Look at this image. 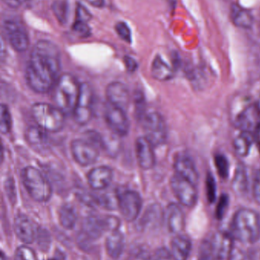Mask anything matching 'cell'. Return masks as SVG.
<instances>
[{
  "mask_svg": "<svg viewBox=\"0 0 260 260\" xmlns=\"http://www.w3.org/2000/svg\"><path fill=\"white\" fill-rule=\"evenodd\" d=\"M53 15L60 24H65L70 15V4L68 0H55L52 4Z\"/></svg>",
  "mask_w": 260,
  "mask_h": 260,
  "instance_id": "cell-28",
  "label": "cell"
},
{
  "mask_svg": "<svg viewBox=\"0 0 260 260\" xmlns=\"http://www.w3.org/2000/svg\"><path fill=\"white\" fill-rule=\"evenodd\" d=\"M113 172L111 168L100 166L93 168L87 175L89 185L94 190H103L112 181Z\"/></svg>",
  "mask_w": 260,
  "mask_h": 260,
  "instance_id": "cell-16",
  "label": "cell"
},
{
  "mask_svg": "<svg viewBox=\"0 0 260 260\" xmlns=\"http://www.w3.org/2000/svg\"><path fill=\"white\" fill-rule=\"evenodd\" d=\"M255 141V134L253 132L241 131L234 140V149L240 157L248 155L252 145Z\"/></svg>",
  "mask_w": 260,
  "mask_h": 260,
  "instance_id": "cell-25",
  "label": "cell"
},
{
  "mask_svg": "<svg viewBox=\"0 0 260 260\" xmlns=\"http://www.w3.org/2000/svg\"><path fill=\"white\" fill-rule=\"evenodd\" d=\"M59 220L64 229H73L77 221V213L75 208L70 204L61 206L59 211Z\"/></svg>",
  "mask_w": 260,
  "mask_h": 260,
  "instance_id": "cell-27",
  "label": "cell"
},
{
  "mask_svg": "<svg viewBox=\"0 0 260 260\" xmlns=\"http://www.w3.org/2000/svg\"><path fill=\"white\" fill-rule=\"evenodd\" d=\"M61 68V52L56 44L41 40L34 46L25 70L27 85L35 92L44 94L54 88Z\"/></svg>",
  "mask_w": 260,
  "mask_h": 260,
  "instance_id": "cell-1",
  "label": "cell"
},
{
  "mask_svg": "<svg viewBox=\"0 0 260 260\" xmlns=\"http://www.w3.org/2000/svg\"><path fill=\"white\" fill-rule=\"evenodd\" d=\"M23 184L27 193L35 201L44 203L52 196V186L47 177L37 168L28 166L21 173Z\"/></svg>",
  "mask_w": 260,
  "mask_h": 260,
  "instance_id": "cell-4",
  "label": "cell"
},
{
  "mask_svg": "<svg viewBox=\"0 0 260 260\" xmlns=\"http://www.w3.org/2000/svg\"><path fill=\"white\" fill-rule=\"evenodd\" d=\"M49 260H56V259H49Z\"/></svg>",
  "mask_w": 260,
  "mask_h": 260,
  "instance_id": "cell-49",
  "label": "cell"
},
{
  "mask_svg": "<svg viewBox=\"0 0 260 260\" xmlns=\"http://www.w3.org/2000/svg\"><path fill=\"white\" fill-rule=\"evenodd\" d=\"M135 147L137 161L140 168L143 170L152 169L156 163L154 145L143 136L137 139Z\"/></svg>",
  "mask_w": 260,
  "mask_h": 260,
  "instance_id": "cell-14",
  "label": "cell"
},
{
  "mask_svg": "<svg viewBox=\"0 0 260 260\" xmlns=\"http://www.w3.org/2000/svg\"><path fill=\"white\" fill-rule=\"evenodd\" d=\"M14 230L20 241L25 244H32L37 236L35 223L24 214H18L15 216Z\"/></svg>",
  "mask_w": 260,
  "mask_h": 260,
  "instance_id": "cell-15",
  "label": "cell"
},
{
  "mask_svg": "<svg viewBox=\"0 0 260 260\" xmlns=\"http://www.w3.org/2000/svg\"><path fill=\"white\" fill-rule=\"evenodd\" d=\"M233 247L232 237L224 233L217 234L214 236L213 240L211 243V249L216 259L228 257L229 253Z\"/></svg>",
  "mask_w": 260,
  "mask_h": 260,
  "instance_id": "cell-21",
  "label": "cell"
},
{
  "mask_svg": "<svg viewBox=\"0 0 260 260\" xmlns=\"http://www.w3.org/2000/svg\"><path fill=\"white\" fill-rule=\"evenodd\" d=\"M124 62H125L127 70L129 72H134L137 69V62H136L134 58L131 57V56H125Z\"/></svg>",
  "mask_w": 260,
  "mask_h": 260,
  "instance_id": "cell-40",
  "label": "cell"
},
{
  "mask_svg": "<svg viewBox=\"0 0 260 260\" xmlns=\"http://www.w3.org/2000/svg\"><path fill=\"white\" fill-rule=\"evenodd\" d=\"M199 260H216V258L214 256H203Z\"/></svg>",
  "mask_w": 260,
  "mask_h": 260,
  "instance_id": "cell-45",
  "label": "cell"
},
{
  "mask_svg": "<svg viewBox=\"0 0 260 260\" xmlns=\"http://www.w3.org/2000/svg\"><path fill=\"white\" fill-rule=\"evenodd\" d=\"M5 4L12 9H18L26 0H3Z\"/></svg>",
  "mask_w": 260,
  "mask_h": 260,
  "instance_id": "cell-42",
  "label": "cell"
},
{
  "mask_svg": "<svg viewBox=\"0 0 260 260\" xmlns=\"http://www.w3.org/2000/svg\"><path fill=\"white\" fill-rule=\"evenodd\" d=\"M124 244H125V241H124L122 234L118 231L111 232L109 236L107 238L106 243H105L108 254L114 259L120 257L123 252Z\"/></svg>",
  "mask_w": 260,
  "mask_h": 260,
  "instance_id": "cell-26",
  "label": "cell"
},
{
  "mask_svg": "<svg viewBox=\"0 0 260 260\" xmlns=\"http://www.w3.org/2000/svg\"><path fill=\"white\" fill-rule=\"evenodd\" d=\"M256 108H257L258 112H259V117H260V96L259 98V100H258L257 103H256Z\"/></svg>",
  "mask_w": 260,
  "mask_h": 260,
  "instance_id": "cell-46",
  "label": "cell"
},
{
  "mask_svg": "<svg viewBox=\"0 0 260 260\" xmlns=\"http://www.w3.org/2000/svg\"><path fill=\"white\" fill-rule=\"evenodd\" d=\"M1 122H0V130L3 134H6L9 133L12 129V116H11L10 111L7 105H1Z\"/></svg>",
  "mask_w": 260,
  "mask_h": 260,
  "instance_id": "cell-31",
  "label": "cell"
},
{
  "mask_svg": "<svg viewBox=\"0 0 260 260\" xmlns=\"http://www.w3.org/2000/svg\"><path fill=\"white\" fill-rule=\"evenodd\" d=\"M232 184L234 190L238 193H244L247 191L248 187V177L244 168H238Z\"/></svg>",
  "mask_w": 260,
  "mask_h": 260,
  "instance_id": "cell-29",
  "label": "cell"
},
{
  "mask_svg": "<svg viewBox=\"0 0 260 260\" xmlns=\"http://www.w3.org/2000/svg\"><path fill=\"white\" fill-rule=\"evenodd\" d=\"M93 7L102 8L105 5V0H85Z\"/></svg>",
  "mask_w": 260,
  "mask_h": 260,
  "instance_id": "cell-43",
  "label": "cell"
},
{
  "mask_svg": "<svg viewBox=\"0 0 260 260\" xmlns=\"http://www.w3.org/2000/svg\"><path fill=\"white\" fill-rule=\"evenodd\" d=\"M215 165L218 175L223 179H227L230 172V165L225 155L216 154L215 156Z\"/></svg>",
  "mask_w": 260,
  "mask_h": 260,
  "instance_id": "cell-30",
  "label": "cell"
},
{
  "mask_svg": "<svg viewBox=\"0 0 260 260\" xmlns=\"http://www.w3.org/2000/svg\"><path fill=\"white\" fill-rule=\"evenodd\" d=\"M81 83L70 73L61 75L53 90L55 106L64 114L73 113L80 93Z\"/></svg>",
  "mask_w": 260,
  "mask_h": 260,
  "instance_id": "cell-2",
  "label": "cell"
},
{
  "mask_svg": "<svg viewBox=\"0 0 260 260\" xmlns=\"http://www.w3.org/2000/svg\"><path fill=\"white\" fill-rule=\"evenodd\" d=\"M227 260H250L247 253L244 250L233 247L229 253Z\"/></svg>",
  "mask_w": 260,
  "mask_h": 260,
  "instance_id": "cell-38",
  "label": "cell"
},
{
  "mask_svg": "<svg viewBox=\"0 0 260 260\" xmlns=\"http://www.w3.org/2000/svg\"><path fill=\"white\" fill-rule=\"evenodd\" d=\"M94 94L93 88L86 82L81 83L80 93L76 108L73 111V117L79 125H86L91 120L93 116Z\"/></svg>",
  "mask_w": 260,
  "mask_h": 260,
  "instance_id": "cell-8",
  "label": "cell"
},
{
  "mask_svg": "<svg viewBox=\"0 0 260 260\" xmlns=\"http://www.w3.org/2000/svg\"><path fill=\"white\" fill-rule=\"evenodd\" d=\"M118 206L123 218L131 222L137 218L141 210V197L136 191H124L118 194Z\"/></svg>",
  "mask_w": 260,
  "mask_h": 260,
  "instance_id": "cell-9",
  "label": "cell"
},
{
  "mask_svg": "<svg viewBox=\"0 0 260 260\" xmlns=\"http://www.w3.org/2000/svg\"><path fill=\"white\" fill-rule=\"evenodd\" d=\"M253 196L256 203L260 205V170L256 171L253 179Z\"/></svg>",
  "mask_w": 260,
  "mask_h": 260,
  "instance_id": "cell-39",
  "label": "cell"
},
{
  "mask_svg": "<svg viewBox=\"0 0 260 260\" xmlns=\"http://www.w3.org/2000/svg\"><path fill=\"white\" fill-rule=\"evenodd\" d=\"M107 124L116 136H125L130 129L129 120L126 111L114 105H108L105 111Z\"/></svg>",
  "mask_w": 260,
  "mask_h": 260,
  "instance_id": "cell-12",
  "label": "cell"
},
{
  "mask_svg": "<svg viewBox=\"0 0 260 260\" xmlns=\"http://www.w3.org/2000/svg\"><path fill=\"white\" fill-rule=\"evenodd\" d=\"M108 103L126 111L129 106L130 93L128 87L120 82H111L106 88Z\"/></svg>",
  "mask_w": 260,
  "mask_h": 260,
  "instance_id": "cell-13",
  "label": "cell"
},
{
  "mask_svg": "<svg viewBox=\"0 0 260 260\" xmlns=\"http://www.w3.org/2000/svg\"><path fill=\"white\" fill-rule=\"evenodd\" d=\"M92 19V15L90 11L81 3H77L76 9V21L88 23Z\"/></svg>",
  "mask_w": 260,
  "mask_h": 260,
  "instance_id": "cell-36",
  "label": "cell"
},
{
  "mask_svg": "<svg viewBox=\"0 0 260 260\" xmlns=\"http://www.w3.org/2000/svg\"><path fill=\"white\" fill-rule=\"evenodd\" d=\"M72 28L78 36L82 38H87L91 35V29L87 23L75 21Z\"/></svg>",
  "mask_w": 260,
  "mask_h": 260,
  "instance_id": "cell-35",
  "label": "cell"
},
{
  "mask_svg": "<svg viewBox=\"0 0 260 260\" xmlns=\"http://www.w3.org/2000/svg\"><path fill=\"white\" fill-rule=\"evenodd\" d=\"M4 29L7 35L9 44L15 51L22 53L29 47V38L25 27L15 20H6Z\"/></svg>",
  "mask_w": 260,
  "mask_h": 260,
  "instance_id": "cell-11",
  "label": "cell"
},
{
  "mask_svg": "<svg viewBox=\"0 0 260 260\" xmlns=\"http://www.w3.org/2000/svg\"><path fill=\"white\" fill-rule=\"evenodd\" d=\"M255 142L257 144L258 148L260 153V124L255 131Z\"/></svg>",
  "mask_w": 260,
  "mask_h": 260,
  "instance_id": "cell-44",
  "label": "cell"
},
{
  "mask_svg": "<svg viewBox=\"0 0 260 260\" xmlns=\"http://www.w3.org/2000/svg\"><path fill=\"white\" fill-rule=\"evenodd\" d=\"M230 17L233 24L240 28L249 29L253 26V16L251 12L236 3L230 8Z\"/></svg>",
  "mask_w": 260,
  "mask_h": 260,
  "instance_id": "cell-22",
  "label": "cell"
},
{
  "mask_svg": "<svg viewBox=\"0 0 260 260\" xmlns=\"http://www.w3.org/2000/svg\"><path fill=\"white\" fill-rule=\"evenodd\" d=\"M151 75L156 80L166 82L174 76V70L160 56H157L153 61Z\"/></svg>",
  "mask_w": 260,
  "mask_h": 260,
  "instance_id": "cell-23",
  "label": "cell"
},
{
  "mask_svg": "<svg viewBox=\"0 0 260 260\" xmlns=\"http://www.w3.org/2000/svg\"><path fill=\"white\" fill-rule=\"evenodd\" d=\"M47 132L39 126H30L26 129L24 137L28 145L41 154L47 152L50 148V141Z\"/></svg>",
  "mask_w": 260,
  "mask_h": 260,
  "instance_id": "cell-17",
  "label": "cell"
},
{
  "mask_svg": "<svg viewBox=\"0 0 260 260\" xmlns=\"http://www.w3.org/2000/svg\"><path fill=\"white\" fill-rule=\"evenodd\" d=\"M145 137L154 146L163 145L167 139V127L163 117L157 112H150L143 116Z\"/></svg>",
  "mask_w": 260,
  "mask_h": 260,
  "instance_id": "cell-6",
  "label": "cell"
},
{
  "mask_svg": "<svg viewBox=\"0 0 260 260\" xmlns=\"http://www.w3.org/2000/svg\"><path fill=\"white\" fill-rule=\"evenodd\" d=\"M108 216L99 217L96 215L87 217L84 220L83 231L87 236L92 239H98L105 231H109Z\"/></svg>",
  "mask_w": 260,
  "mask_h": 260,
  "instance_id": "cell-19",
  "label": "cell"
},
{
  "mask_svg": "<svg viewBox=\"0 0 260 260\" xmlns=\"http://www.w3.org/2000/svg\"><path fill=\"white\" fill-rule=\"evenodd\" d=\"M34 120L44 131L56 133L65 124V114L60 108L47 103H36L32 106Z\"/></svg>",
  "mask_w": 260,
  "mask_h": 260,
  "instance_id": "cell-5",
  "label": "cell"
},
{
  "mask_svg": "<svg viewBox=\"0 0 260 260\" xmlns=\"http://www.w3.org/2000/svg\"><path fill=\"white\" fill-rule=\"evenodd\" d=\"M1 260H6V256H5V254L3 253V252H2L1 253Z\"/></svg>",
  "mask_w": 260,
  "mask_h": 260,
  "instance_id": "cell-48",
  "label": "cell"
},
{
  "mask_svg": "<svg viewBox=\"0 0 260 260\" xmlns=\"http://www.w3.org/2000/svg\"><path fill=\"white\" fill-rule=\"evenodd\" d=\"M170 186L176 198L183 206L192 208L196 204L198 192L195 183L176 174L171 177Z\"/></svg>",
  "mask_w": 260,
  "mask_h": 260,
  "instance_id": "cell-7",
  "label": "cell"
},
{
  "mask_svg": "<svg viewBox=\"0 0 260 260\" xmlns=\"http://www.w3.org/2000/svg\"><path fill=\"white\" fill-rule=\"evenodd\" d=\"M71 152L74 160L83 167L96 163L99 154L96 145L85 139L73 140L71 142Z\"/></svg>",
  "mask_w": 260,
  "mask_h": 260,
  "instance_id": "cell-10",
  "label": "cell"
},
{
  "mask_svg": "<svg viewBox=\"0 0 260 260\" xmlns=\"http://www.w3.org/2000/svg\"><path fill=\"white\" fill-rule=\"evenodd\" d=\"M233 236L243 243L253 244L260 238V218L255 211L247 208L239 209L232 221Z\"/></svg>",
  "mask_w": 260,
  "mask_h": 260,
  "instance_id": "cell-3",
  "label": "cell"
},
{
  "mask_svg": "<svg viewBox=\"0 0 260 260\" xmlns=\"http://www.w3.org/2000/svg\"><path fill=\"white\" fill-rule=\"evenodd\" d=\"M171 257V253H169L166 249L163 248L159 250L156 253L155 260H170Z\"/></svg>",
  "mask_w": 260,
  "mask_h": 260,
  "instance_id": "cell-41",
  "label": "cell"
},
{
  "mask_svg": "<svg viewBox=\"0 0 260 260\" xmlns=\"http://www.w3.org/2000/svg\"><path fill=\"white\" fill-rule=\"evenodd\" d=\"M229 199L225 194L221 195L218 200V206L216 208V216L218 219H221L225 214L226 210L228 207Z\"/></svg>",
  "mask_w": 260,
  "mask_h": 260,
  "instance_id": "cell-37",
  "label": "cell"
},
{
  "mask_svg": "<svg viewBox=\"0 0 260 260\" xmlns=\"http://www.w3.org/2000/svg\"><path fill=\"white\" fill-rule=\"evenodd\" d=\"M115 30L119 36L125 42H131V41H132L131 36L132 35H131V28L126 22L120 21V22L117 23L115 25Z\"/></svg>",
  "mask_w": 260,
  "mask_h": 260,
  "instance_id": "cell-34",
  "label": "cell"
},
{
  "mask_svg": "<svg viewBox=\"0 0 260 260\" xmlns=\"http://www.w3.org/2000/svg\"><path fill=\"white\" fill-rule=\"evenodd\" d=\"M166 219L168 228L170 232L174 234L181 233L185 228V215L179 205L171 203L166 209Z\"/></svg>",
  "mask_w": 260,
  "mask_h": 260,
  "instance_id": "cell-20",
  "label": "cell"
},
{
  "mask_svg": "<svg viewBox=\"0 0 260 260\" xmlns=\"http://www.w3.org/2000/svg\"><path fill=\"white\" fill-rule=\"evenodd\" d=\"M167 1L169 5H171L172 6H175L176 3H177V0H167Z\"/></svg>",
  "mask_w": 260,
  "mask_h": 260,
  "instance_id": "cell-47",
  "label": "cell"
},
{
  "mask_svg": "<svg viewBox=\"0 0 260 260\" xmlns=\"http://www.w3.org/2000/svg\"><path fill=\"white\" fill-rule=\"evenodd\" d=\"M191 249V241L187 238L179 235L171 242V256L174 260H187Z\"/></svg>",
  "mask_w": 260,
  "mask_h": 260,
  "instance_id": "cell-24",
  "label": "cell"
},
{
  "mask_svg": "<svg viewBox=\"0 0 260 260\" xmlns=\"http://www.w3.org/2000/svg\"><path fill=\"white\" fill-rule=\"evenodd\" d=\"M176 174L195 183H198L199 176L192 159L186 154H180L174 161Z\"/></svg>",
  "mask_w": 260,
  "mask_h": 260,
  "instance_id": "cell-18",
  "label": "cell"
},
{
  "mask_svg": "<svg viewBox=\"0 0 260 260\" xmlns=\"http://www.w3.org/2000/svg\"><path fill=\"white\" fill-rule=\"evenodd\" d=\"M15 260H38L35 252L30 247L20 246L15 254Z\"/></svg>",
  "mask_w": 260,
  "mask_h": 260,
  "instance_id": "cell-33",
  "label": "cell"
},
{
  "mask_svg": "<svg viewBox=\"0 0 260 260\" xmlns=\"http://www.w3.org/2000/svg\"><path fill=\"white\" fill-rule=\"evenodd\" d=\"M206 184L208 200H209V203H214L216 200L217 185L215 177L212 174H208Z\"/></svg>",
  "mask_w": 260,
  "mask_h": 260,
  "instance_id": "cell-32",
  "label": "cell"
}]
</instances>
